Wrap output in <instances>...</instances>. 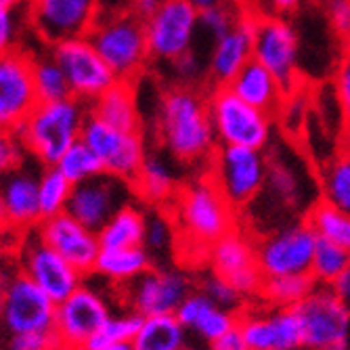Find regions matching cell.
Masks as SVG:
<instances>
[{
	"label": "cell",
	"instance_id": "cell-1",
	"mask_svg": "<svg viewBox=\"0 0 350 350\" xmlns=\"http://www.w3.org/2000/svg\"><path fill=\"white\" fill-rule=\"evenodd\" d=\"M155 135L172 160L185 166H208L218 141L206 94L193 86H172L155 107Z\"/></svg>",
	"mask_w": 350,
	"mask_h": 350
},
{
	"label": "cell",
	"instance_id": "cell-2",
	"mask_svg": "<svg viewBox=\"0 0 350 350\" xmlns=\"http://www.w3.org/2000/svg\"><path fill=\"white\" fill-rule=\"evenodd\" d=\"M170 210L178 239L191 247L204 250L206 254L237 225V208H233L208 172L183 185L170 204Z\"/></svg>",
	"mask_w": 350,
	"mask_h": 350
},
{
	"label": "cell",
	"instance_id": "cell-3",
	"mask_svg": "<svg viewBox=\"0 0 350 350\" xmlns=\"http://www.w3.org/2000/svg\"><path fill=\"white\" fill-rule=\"evenodd\" d=\"M90 105L68 97L61 101L38 103L13 133L23 141L31 160L40 166H57L74 143L82 139Z\"/></svg>",
	"mask_w": 350,
	"mask_h": 350
},
{
	"label": "cell",
	"instance_id": "cell-4",
	"mask_svg": "<svg viewBox=\"0 0 350 350\" xmlns=\"http://www.w3.org/2000/svg\"><path fill=\"white\" fill-rule=\"evenodd\" d=\"M88 38L120 82L137 84L151 63L145 19L133 9H105Z\"/></svg>",
	"mask_w": 350,
	"mask_h": 350
},
{
	"label": "cell",
	"instance_id": "cell-5",
	"mask_svg": "<svg viewBox=\"0 0 350 350\" xmlns=\"http://www.w3.org/2000/svg\"><path fill=\"white\" fill-rule=\"evenodd\" d=\"M218 145L265 151L273 139V116L245 103L229 86H212L206 94Z\"/></svg>",
	"mask_w": 350,
	"mask_h": 350
},
{
	"label": "cell",
	"instance_id": "cell-6",
	"mask_svg": "<svg viewBox=\"0 0 350 350\" xmlns=\"http://www.w3.org/2000/svg\"><path fill=\"white\" fill-rule=\"evenodd\" d=\"M208 168V174L233 208L241 210L247 208L267 187L271 164L260 149L218 145Z\"/></svg>",
	"mask_w": 350,
	"mask_h": 350
},
{
	"label": "cell",
	"instance_id": "cell-7",
	"mask_svg": "<svg viewBox=\"0 0 350 350\" xmlns=\"http://www.w3.org/2000/svg\"><path fill=\"white\" fill-rule=\"evenodd\" d=\"M147 42L151 61L172 63L196 51L200 29V11L187 0H164L147 19Z\"/></svg>",
	"mask_w": 350,
	"mask_h": 350
},
{
	"label": "cell",
	"instance_id": "cell-8",
	"mask_svg": "<svg viewBox=\"0 0 350 350\" xmlns=\"http://www.w3.org/2000/svg\"><path fill=\"white\" fill-rule=\"evenodd\" d=\"M17 269L59 304L70 298L84 283V275L74 269L57 250H53L38 231H29L19 237L15 252Z\"/></svg>",
	"mask_w": 350,
	"mask_h": 350
},
{
	"label": "cell",
	"instance_id": "cell-9",
	"mask_svg": "<svg viewBox=\"0 0 350 350\" xmlns=\"http://www.w3.org/2000/svg\"><path fill=\"white\" fill-rule=\"evenodd\" d=\"M82 141H86L90 149L99 155L107 174H113L131 185L149 153L143 131L116 129L92 113L86 120Z\"/></svg>",
	"mask_w": 350,
	"mask_h": 350
},
{
	"label": "cell",
	"instance_id": "cell-10",
	"mask_svg": "<svg viewBox=\"0 0 350 350\" xmlns=\"http://www.w3.org/2000/svg\"><path fill=\"white\" fill-rule=\"evenodd\" d=\"M57 302L17 267L3 281V323L9 336L27 332H51L55 327Z\"/></svg>",
	"mask_w": 350,
	"mask_h": 350
},
{
	"label": "cell",
	"instance_id": "cell-11",
	"mask_svg": "<svg viewBox=\"0 0 350 350\" xmlns=\"http://www.w3.org/2000/svg\"><path fill=\"white\" fill-rule=\"evenodd\" d=\"M51 53L68 76L72 97L88 105L120 82L88 36L61 40L51 46Z\"/></svg>",
	"mask_w": 350,
	"mask_h": 350
},
{
	"label": "cell",
	"instance_id": "cell-12",
	"mask_svg": "<svg viewBox=\"0 0 350 350\" xmlns=\"http://www.w3.org/2000/svg\"><path fill=\"white\" fill-rule=\"evenodd\" d=\"M101 0H29L31 31L49 46L78 36H88L103 13Z\"/></svg>",
	"mask_w": 350,
	"mask_h": 350
},
{
	"label": "cell",
	"instance_id": "cell-13",
	"mask_svg": "<svg viewBox=\"0 0 350 350\" xmlns=\"http://www.w3.org/2000/svg\"><path fill=\"white\" fill-rule=\"evenodd\" d=\"M254 59L269 68L292 92L300 80V40L296 27L279 13L258 17L254 31Z\"/></svg>",
	"mask_w": 350,
	"mask_h": 350
},
{
	"label": "cell",
	"instance_id": "cell-14",
	"mask_svg": "<svg viewBox=\"0 0 350 350\" xmlns=\"http://www.w3.org/2000/svg\"><path fill=\"white\" fill-rule=\"evenodd\" d=\"M317 243L319 235L306 220L283 227L256 241L258 267L265 277L310 273Z\"/></svg>",
	"mask_w": 350,
	"mask_h": 350
},
{
	"label": "cell",
	"instance_id": "cell-15",
	"mask_svg": "<svg viewBox=\"0 0 350 350\" xmlns=\"http://www.w3.org/2000/svg\"><path fill=\"white\" fill-rule=\"evenodd\" d=\"M34 53L19 46L3 51L0 57V126L13 131L36 109L38 92L34 84Z\"/></svg>",
	"mask_w": 350,
	"mask_h": 350
},
{
	"label": "cell",
	"instance_id": "cell-16",
	"mask_svg": "<svg viewBox=\"0 0 350 350\" xmlns=\"http://www.w3.org/2000/svg\"><path fill=\"white\" fill-rule=\"evenodd\" d=\"M111 314L107 300L94 288L82 283L70 298L57 304L53 332L59 350H84L88 340L105 325Z\"/></svg>",
	"mask_w": 350,
	"mask_h": 350
},
{
	"label": "cell",
	"instance_id": "cell-17",
	"mask_svg": "<svg viewBox=\"0 0 350 350\" xmlns=\"http://www.w3.org/2000/svg\"><path fill=\"white\" fill-rule=\"evenodd\" d=\"M296 312L302 323L306 348L321 350L348 340L350 306L334 292L332 285H317L310 296L296 306Z\"/></svg>",
	"mask_w": 350,
	"mask_h": 350
},
{
	"label": "cell",
	"instance_id": "cell-18",
	"mask_svg": "<svg viewBox=\"0 0 350 350\" xmlns=\"http://www.w3.org/2000/svg\"><path fill=\"white\" fill-rule=\"evenodd\" d=\"M122 300L129 310L141 317L174 314L187 300L191 290V279L183 271L170 269H149L131 283L122 285Z\"/></svg>",
	"mask_w": 350,
	"mask_h": 350
},
{
	"label": "cell",
	"instance_id": "cell-19",
	"mask_svg": "<svg viewBox=\"0 0 350 350\" xmlns=\"http://www.w3.org/2000/svg\"><path fill=\"white\" fill-rule=\"evenodd\" d=\"M135 198L137 196L131 183L103 172L90 180L74 185L68 214H72L88 229L99 233L109 222V218H113L116 212H120Z\"/></svg>",
	"mask_w": 350,
	"mask_h": 350
},
{
	"label": "cell",
	"instance_id": "cell-20",
	"mask_svg": "<svg viewBox=\"0 0 350 350\" xmlns=\"http://www.w3.org/2000/svg\"><path fill=\"white\" fill-rule=\"evenodd\" d=\"M208 262L212 273L227 279L241 296L260 294L265 275L258 267L256 241L243 231L233 229L225 237H220L208 250Z\"/></svg>",
	"mask_w": 350,
	"mask_h": 350
},
{
	"label": "cell",
	"instance_id": "cell-21",
	"mask_svg": "<svg viewBox=\"0 0 350 350\" xmlns=\"http://www.w3.org/2000/svg\"><path fill=\"white\" fill-rule=\"evenodd\" d=\"M239 329L252 350H298L304 346L296 308L241 310Z\"/></svg>",
	"mask_w": 350,
	"mask_h": 350
},
{
	"label": "cell",
	"instance_id": "cell-22",
	"mask_svg": "<svg viewBox=\"0 0 350 350\" xmlns=\"http://www.w3.org/2000/svg\"><path fill=\"white\" fill-rule=\"evenodd\" d=\"M36 231L84 277L94 273V265H97V258L103 250L97 231L88 229L68 212L53 218H44Z\"/></svg>",
	"mask_w": 350,
	"mask_h": 350
},
{
	"label": "cell",
	"instance_id": "cell-23",
	"mask_svg": "<svg viewBox=\"0 0 350 350\" xmlns=\"http://www.w3.org/2000/svg\"><path fill=\"white\" fill-rule=\"evenodd\" d=\"M38 180L40 172L36 174L27 166V162L15 170L5 172L3 196H0V200H3V222L17 237L36 231L42 222Z\"/></svg>",
	"mask_w": 350,
	"mask_h": 350
},
{
	"label": "cell",
	"instance_id": "cell-24",
	"mask_svg": "<svg viewBox=\"0 0 350 350\" xmlns=\"http://www.w3.org/2000/svg\"><path fill=\"white\" fill-rule=\"evenodd\" d=\"M258 17L239 13L237 23L216 38L208 51V76L212 86H227L254 59V31Z\"/></svg>",
	"mask_w": 350,
	"mask_h": 350
},
{
	"label": "cell",
	"instance_id": "cell-25",
	"mask_svg": "<svg viewBox=\"0 0 350 350\" xmlns=\"http://www.w3.org/2000/svg\"><path fill=\"white\" fill-rule=\"evenodd\" d=\"M174 314L187 332L198 334L208 344L239 325V312L218 306L204 292H191Z\"/></svg>",
	"mask_w": 350,
	"mask_h": 350
},
{
	"label": "cell",
	"instance_id": "cell-26",
	"mask_svg": "<svg viewBox=\"0 0 350 350\" xmlns=\"http://www.w3.org/2000/svg\"><path fill=\"white\" fill-rule=\"evenodd\" d=\"M176 160L162 151H149L145 162L133 180L135 196L149 206H166L172 204L174 198L178 196L180 185L176 176Z\"/></svg>",
	"mask_w": 350,
	"mask_h": 350
},
{
	"label": "cell",
	"instance_id": "cell-27",
	"mask_svg": "<svg viewBox=\"0 0 350 350\" xmlns=\"http://www.w3.org/2000/svg\"><path fill=\"white\" fill-rule=\"evenodd\" d=\"M227 86L245 103L271 113L273 118L285 105V94H288L277 76L256 59H252Z\"/></svg>",
	"mask_w": 350,
	"mask_h": 350
},
{
	"label": "cell",
	"instance_id": "cell-28",
	"mask_svg": "<svg viewBox=\"0 0 350 350\" xmlns=\"http://www.w3.org/2000/svg\"><path fill=\"white\" fill-rule=\"evenodd\" d=\"M90 113L122 131H143V116L133 82H116L90 103Z\"/></svg>",
	"mask_w": 350,
	"mask_h": 350
},
{
	"label": "cell",
	"instance_id": "cell-29",
	"mask_svg": "<svg viewBox=\"0 0 350 350\" xmlns=\"http://www.w3.org/2000/svg\"><path fill=\"white\" fill-rule=\"evenodd\" d=\"M153 256L145 245L139 247H111L101 250L97 265H94V275H99L116 285H126L133 279L147 273L151 267Z\"/></svg>",
	"mask_w": 350,
	"mask_h": 350
},
{
	"label": "cell",
	"instance_id": "cell-30",
	"mask_svg": "<svg viewBox=\"0 0 350 350\" xmlns=\"http://www.w3.org/2000/svg\"><path fill=\"white\" fill-rule=\"evenodd\" d=\"M147 231V210L135 202L126 204L120 212L109 218L107 225L99 231L103 250L111 247H139L145 245Z\"/></svg>",
	"mask_w": 350,
	"mask_h": 350
},
{
	"label": "cell",
	"instance_id": "cell-31",
	"mask_svg": "<svg viewBox=\"0 0 350 350\" xmlns=\"http://www.w3.org/2000/svg\"><path fill=\"white\" fill-rule=\"evenodd\" d=\"M133 346L135 350H185L187 327L176 319V314L145 317Z\"/></svg>",
	"mask_w": 350,
	"mask_h": 350
},
{
	"label": "cell",
	"instance_id": "cell-32",
	"mask_svg": "<svg viewBox=\"0 0 350 350\" xmlns=\"http://www.w3.org/2000/svg\"><path fill=\"white\" fill-rule=\"evenodd\" d=\"M317 288V281L310 273L304 275H279L265 277L260 288V298L275 308H296L302 300L310 296Z\"/></svg>",
	"mask_w": 350,
	"mask_h": 350
},
{
	"label": "cell",
	"instance_id": "cell-33",
	"mask_svg": "<svg viewBox=\"0 0 350 350\" xmlns=\"http://www.w3.org/2000/svg\"><path fill=\"white\" fill-rule=\"evenodd\" d=\"M31 70H34V84L40 103L72 97L68 76L59 66V61L53 57L51 46L40 53H34V66H31Z\"/></svg>",
	"mask_w": 350,
	"mask_h": 350
},
{
	"label": "cell",
	"instance_id": "cell-34",
	"mask_svg": "<svg viewBox=\"0 0 350 350\" xmlns=\"http://www.w3.org/2000/svg\"><path fill=\"white\" fill-rule=\"evenodd\" d=\"M306 222L319 235V239L332 241L350 252V212L321 200L308 210Z\"/></svg>",
	"mask_w": 350,
	"mask_h": 350
},
{
	"label": "cell",
	"instance_id": "cell-35",
	"mask_svg": "<svg viewBox=\"0 0 350 350\" xmlns=\"http://www.w3.org/2000/svg\"><path fill=\"white\" fill-rule=\"evenodd\" d=\"M323 202L350 212V149L340 151L321 170Z\"/></svg>",
	"mask_w": 350,
	"mask_h": 350
},
{
	"label": "cell",
	"instance_id": "cell-36",
	"mask_svg": "<svg viewBox=\"0 0 350 350\" xmlns=\"http://www.w3.org/2000/svg\"><path fill=\"white\" fill-rule=\"evenodd\" d=\"M74 193V185L70 178L63 176L57 166H42L38 180V196H40V212L42 220L66 214L70 200Z\"/></svg>",
	"mask_w": 350,
	"mask_h": 350
},
{
	"label": "cell",
	"instance_id": "cell-37",
	"mask_svg": "<svg viewBox=\"0 0 350 350\" xmlns=\"http://www.w3.org/2000/svg\"><path fill=\"white\" fill-rule=\"evenodd\" d=\"M143 321H145V317H141L135 310L113 312L105 321V325L88 340L84 350H101V348L116 346V344H129L139 334Z\"/></svg>",
	"mask_w": 350,
	"mask_h": 350
},
{
	"label": "cell",
	"instance_id": "cell-38",
	"mask_svg": "<svg viewBox=\"0 0 350 350\" xmlns=\"http://www.w3.org/2000/svg\"><path fill=\"white\" fill-rule=\"evenodd\" d=\"M57 168L63 172V176L72 180V185H80L105 172L99 155L82 139L63 153V157L57 162Z\"/></svg>",
	"mask_w": 350,
	"mask_h": 350
},
{
	"label": "cell",
	"instance_id": "cell-39",
	"mask_svg": "<svg viewBox=\"0 0 350 350\" xmlns=\"http://www.w3.org/2000/svg\"><path fill=\"white\" fill-rule=\"evenodd\" d=\"M348 262H350L348 250H344L332 241L319 239L317 250H314V256H312L310 275L317 281V285H332L342 275V271L348 267Z\"/></svg>",
	"mask_w": 350,
	"mask_h": 350
},
{
	"label": "cell",
	"instance_id": "cell-40",
	"mask_svg": "<svg viewBox=\"0 0 350 350\" xmlns=\"http://www.w3.org/2000/svg\"><path fill=\"white\" fill-rule=\"evenodd\" d=\"M31 29L27 7L19 9H7L0 7V46L3 51L19 49L23 42V36Z\"/></svg>",
	"mask_w": 350,
	"mask_h": 350
},
{
	"label": "cell",
	"instance_id": "cell-41",
	"mask_svg": "<svg viewBox=\"0 0 350 350\" xmlns=\"http://www.w3.org/2000/svg\"><path fill=\"white\" fill-rule=\"evenodd\" d=\"M178 237L174 220L166 216L164 212L147 214V231H145V247L149 250L151 256L164 254L172 247L174 239Z\"/></svg>",
	"mask_w": 350,
	"mask_h": 350
},
{
	"label": "cell",
	"instance_id": "cell-42",
	"mask_svg": "<svg viewBox=\"0 0 350 350\" xmlns=\"http://www.w3.org/2000/svg\"><path fill=\"white\" fill-rule=\"evenodd\" d=\"M239 13L241 11L233 3L202 11L200 13V29H202V34H206L214 42L222 34H227V31L237 23Z\"/></svg>",
	"mask_w": 350,
	"mask_h": 350
},
{
	"label": "cell",
	"instance_id": "cell-43",
	"mask_svg": "<svg viewBox=\"0 0 350 350\" xmlns=\"http://www.w3.org/2000/svg\"><path fill=\"white\" fill-rule=\"evenodd\" d=\"M202 292L204 294H208L218 306H222V308H229V310H235L237 312V308L241 306V294L233 288V285L227 281V279H222L220 275H216V273H212V275H208L206 279H204V283H202Z\"/></svg>",
	"mask_w": 350,
	"mask_h": 350
},
{
	"label": "cell",
	"instance_id": "cell-44",
	"mask_svg": "<svg viewBox=\"0 0 350 350\" xmlns=\"http://www.w3.org/2000/svg\"><path fill=\"white\" fill-rule=\"evenodd\" d=\"M334 92L340 107L342 122L350 135V51L340 59L334 72Z\"/></svg>",
	"mask_w": 350,
	"mask_h": 350
},
{
	"label": "cell",
	"instance_id": "cell-45",
	"mask_svg": "<svg viewBox=\"0 0 350 350\" xmlns=\"http://www.w3.org/2000/svg\"><path fill=\"white\" fill-rule=\"evenodd\" d=\"M27 160L29 153L23 141L13 131H3V137H0V166H3V172L19 168Z\"/></svg>",
	"mask_w": 350,
	"mask_h": 350
},
{
	"label": "cell",
	"instance_id": "cell-46",
	"mask_svg": "<svg viewBox=\"0 0 350 350\" xmlns=\"http://www.w3.org/2000/svg\"><path fill=\"white\" fill-rule=\"evenodd\" d=\"M9 350H59L55 332H27L9 338Z\"/></svg>",
	"mask_w": 350,
	"mask_h": 350
},
{
	"label": "cell",
	"instance_id": "cell-47",
	"mask_svg": "<svg viewBox=\"0 0 350 350\" xmlns=\"http://www.w3.org/2000/svg\"><path fill=\"white\" fill-rule=\"evenodd\" d=\"M325 11L334 34L350 44V0H325Z\"/></svg>",
	"mask_w": 350,
	"mask_h": 350
},
{
	"label": "cell",
	"instance_id": "cell-48",
	"mask_svg": "<svg viewBox=\"0 0 350 350\" xmlns=\"http://www.w3.org/2000/svg\"><path fill=\"white\" fill-rule=\"evenodd\" d=\"M210 350H252L250 344L245 342L239 325L227 332L225 336H220L218 340L210 342Z\"/></svg>",
	"mask_w": 350,
	"mask_h": 350
},
{
	"label": "cell",
	"instance_id": "cell-49",
	"mask_svg": "<svg viewBox=\"0 0 350 350\" xmlns=\"http://www.w3.org/2000/svg\"><path fill=\"white\" fill-rule=\"evenodd\" d=\"M233 5H235L241 13H247V15H252V17H265V15L275 13V11H273V5H271V0H233Z\"/></svg>",
	"mask_w": 350,
	"mask_h": 350
},
{
	"label": "cell",
	"instance_id": "cell-50",
	"mask_svg": "<svg viewBox=\"0 0 350 350\" xmlns=\"http://www.w3.org/2000/svg\"><path fill=\"white\" fill-rule=\"evenodd\" d=\"M332 288H334V292L350 306V262H348V267L342 271V275L332 283Z\"/></svg>",
	"mask_w": 350,
	"mask_h": 350
},
{
	"label": "cell",
	"instance_id": "cell-51",
	"mask_svg": "<svg viewBox=\"0 0 350 350\" xmlns=\"http://www.w3.org/2000/svg\"><path fill=\"white\" fill-rule=\"evenodd\" d=\"M162 3L164 0H129V9H133L139 17L147 19Z\"/></svg>",
	"mask_w": 350,
	"mask_h": 350
},
{
	"label": "cell",
	"instance_id": "cell-52",
	"mask_svg": "<svg viewBox=\"0 0 350 350\" xmlns=\"http://www.w3.org/2000/svg\"><path fill=\"white\" fill-rule=\"evenodd\" d=\"M302 0H271L273 5V11L279 13V15H285V13H292L300 7Z\"/></svg>",
	"mask_w": 350,
	"mask_h": 350
},
{
	"label": "cell",
	"instance_id": "cell-53",
	"mask_svg": "<svg viewBox=\"0 0 350 350\" xmlns=\"http://www.w3.org/2000/svg\"><path fill=\"white\" fill-rule=\"evenodd\" d=\"M189 5H193L200 13L206 11V9H214V7H220V5H229L233 0H187Z\"/></svg>",
	"mask_w": 350,
	"mask_h": 350
},
{
	"label": "cell",
	"instance_id": "cell-54",
	"mask_svg": "<svg viewBox=\"0 0 350 350\" xmlns=\"http://www.w3.org/2000/svg\"><path fill=\"white\" fill-rule=\"evenodd\" d=\"M29 0H0V7L7 9H19V7H27Z\"/></svg>",
	"mask_w": 350,
	"mask_h": 350
},
{
	"label": "cell",
	"instance_id": "cell-55",
	"mask_svg": "<svg viewBox=\"0 0 350 350\" xmlns=\"http://www.w3.org/2000/svg\"><path fill=\"white\" fill-rule=\"evenodd\" d=\"M321 350H350V342H348V340L336 342V344H329V346H325V348H321Z\"/></svg>",
	"mask_w": 350,
	"mask_h": 350
},
{
	"label": "cell",
	"instance_id": "cell-56",
	"mask_svg": "<svg viewBox=\"0 0 350 350\" xmlns=\"http://www.w3.org/2000/svg\"><path fill=\"white\" fill-rule=\"evenodd\" d=\"M101 350H135L133 342L129 344H116V346H107V348H101Z\"/></svg>",
	"mask_w": 350,
	"mask_h": 350
},
{
	"label": "cell",
	"instance_id": "cell-57",
	"mask_svg": "<svg viewBox=\"0 0 350 350\" xmlns=\"http://www.w3.org/2000/svg\"><path fill=\"white\" fill-rule=\"evenodd\" d=\"M348 51H350V44H348Z\"/></svg>",
	"mask_w": 350,
	"mask_h": 350
}]
</instances>
